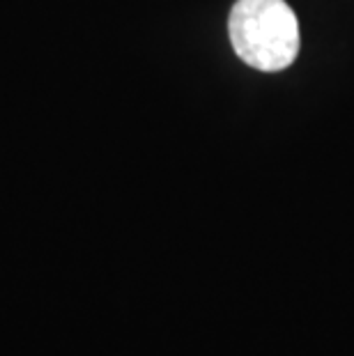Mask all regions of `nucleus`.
Returning <instances> with one entry per match:
<instances>
[{
	"mask_svg": "<svg viewBox=\"0 0 354 356\" xmlns=\"http://www.w3.org/2000/svg\"><path fill=\"white\" fill-rule=\"evenodd\" d=\"M237 58L258 72H281L299 53V21L285 0H237L228 19Z\"/></svg>",
	"mask_w": 354,
	"mask_h": 356,
	"instance_id": "f257e3e1",
	"label": "nucleus"
}]
</instances>
